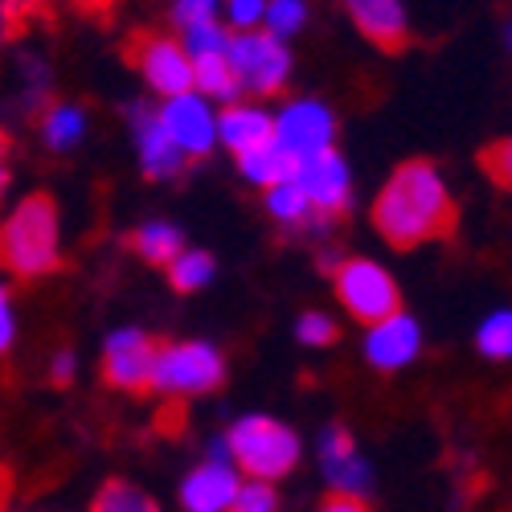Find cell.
I'll list each match as a JSON object with an SVG mask.
<instances>
[{
	"instance_id": "74e56055",
	"label": "cell",
	"mask_w": 512,
	"mask_h": 512,
	"mask_svg": "<svg viewBox=\"0 0 512 512\" xmlns=\"http://www.w3.org/2000/svg\"><path fill=\"white\" fill-rule=\"evenodd\" d=\"M9 152H13V144H9L5 132H0V164H9Z\"/></svg>"
},
{
	"instance_id": "d6a6232c",
	"label": "cell",
	"mask_w": 512,
	"mask_h": 512,
	"mask_svg": "<svg viewBox=\"0 0 512 512\" xmlns=\"http://www.w3.org/2000/svg\"><path fill=\"white\" fill-rule=\"evenodd\" d=\"M218 9H222V0H173V21L181 29V25H193L205 17H218Z\"/></svg>"
},
{
	"instance_id": "d6986e66",
	"label": "cell",
	"mask_w": 512,
	"mask_h": 512,
	"mask_svg": "<svg viewBox=\"0 0 512 512\" xmlns=\"http://www.w3.org/2000/svg\"><path fill=\"white\" fill-rule=\"evenodd\" d=\"M238 160V173L254 185V189H271L279 181H287L295 173V160L275 144V140H263V144H254L246 152L234 156Z\"/></svg>"
},
{
	"instance_id": "277c9868",
	"label": "cell",
	"mask_w": 512,
	"mask_h": 512,
	"mask_svg": "<svg viewBox=\"0 0 512 512\" xmlns=\"http://www.w3.org/2000/svg\"><path fill=\"white\" fill-rule=\"evenodd\" d=\"M222 377L226 361L209 340H168V345H156L148 390L160 398H201L218 390Z\"/></svg>"
},
{
	"instance_id": "83f0119b",
	"label": "cell",
	"mask_w": 512,
	"mask_h": 512,
	"mask_svg": "<svg viewBox=\"0 0 512 512\" xmlns=\"http://www.w3.org/2000/svg\"><path fill=\"white\" fill-rule=\"evenodd\" d=\"M263 13H267V0H222L218 21L230 33H250V29H263Z\"/></svg>"
},
{
	"instance_id": "ffe728a7",
	"label": "cell",
	"mask_w": 512,
	"mask_h": 512,
	"mask_svg": "<svg viewBox=\"0 0 512 512\" xmlns=\"http://www.w3.org/2000/svg\"><path fill=\"white\" fill-rule=\"evenodd\" d=\"M132 250L140 254L144 263H152V267H168L185 250V234L173 222L152 218V222H144V226L132 230Z\"/></svg>"
},
{
	"instance_id": "5bb4252c",
	"label": "cell",
	"mask_w": 512,
	"mask_h": 512,
	"mask_svg": "<svg viewBox=\"0 0 512 512\" xmlns=\"http://www.w3.org/2000/svg\"><path fill=\"white\" fill-rule=\"evenodd\" d=\"M418 349H422V328L402 308L390 312L386 320L369 324V332H365V361L373 369H386V373L402 369V365H410L418 357Z\"/></svg>"
},
{
	"instance_id": "e0dca14e",
	"label": "cell",
	"mask_w": 512,
	"mask_h": 512,
	"mask_svg": "<svg viewBox=\"0 0 512 512\" xmlns=\"http://www.w3.org/2000/svg\"><path fill=\"white\" fill-rule=\"evenodd\" d=\"M271 140V111L263 103H226L218 111V144L230 148L234 156Z\"/></svg>"
},
{
	"instance_id": "d4e9b609",
	"label": "cell",
	"mask_w": 512,
	"mask_h": 512,
	"mask_svg": "<svg viewBox=\"0 0 512 512\" xmlns=\"http://www.w3.org/2000/svg\"><path fill=\"white\" fill-rule=\"evenodd\" d=\"M476 349L488 361H512V308H496L492 316H484L476 332Z\"/></svg>"
},
{
	"instance_id": "5b68a950",
	"label": "cell",
	"mask_w": 512,
	"mask_h": 512,
	"mask_svg": "<svg viewBox=\"0 0 512 512\" xmlns=\"http://www.w3.org/2000/svg\"><path fill=\"white\" fill-rule=\"evenodd\" d=\"M226 62L234 66V78L242 95L254 99H271L287 87L291 78V50L287 41L271 37L267 29H250V33H230Z\"/></svg>"
},
{
	"instance_id": "ac0fdd59",
	"label": "cell",
	"mask_w": 512,
	"mask_h": 512,
	"mask_svg": "<svg viewBox=\"0 0 512 512\" xmlns=\"http://www.w3.org/2000/svg\"><path fill=\"white\" fill-rule=\"evenodd\" d=\"M37 132L50 152H74L91 132V115L78 103H46L37 119Z\"/></svg>"
},
{
	"instance_id": "44dd1931",
	"label": "cell",
	"mask_w": 512,
	"mask_h": 512,
	"mask_svg": "<svg viewBox=\"0 0 512 512\" xmlns=\"http://www.w3.org/2000/svg\"><path fill=\"white\" fill-rule=\"evenodd\" d=\"M193 91L205 95L213 107H226V103H238L242 99V87L234 78V66L226 62V54H213V58H197L193 62Z\"/></svg>"
},
{
	"instance_id": "7402d4cb",
	"label": "cell",
	"mask_w": 512,
	"mask_h": 512,
	"mask_svg": "<svg viewBox=\"0 0 512 512\" xmlns=\"http://www.w3.org/2000/svg\"><path fill=\"white\" fill-rule=\"evenodd\" d=\"M164 271H168V283H173L181 295H193V291H201V287L213 283V275H218V263H213V254H209V250L185 246Z\"/></svg>"
},
{
	"instance_id": "7c38bea8",
	"label": "cell",
	"mask_w": 512,
	"mask_h": 512,
	"mask_svg": "<svg viewBox=\"0 0 512 512\" xmlns=\"http://www.w3.org/2000/svg\"><path fill=\"white\" fill-rule=\"evenodd\" d=\"M242 484V472L230 463L226 443L213 447L209 459H201L181 484V508L185 512H230L234 492Z\"/></svg>"
},
{
	"instance_id": "ba28073f",
	"label": "cell",
	"mask_w": 512,
	"mask_h": 512,
	"mask_svg": "<svg viewBox=\"0 0 512 512\" xmlns=\"http://www.w3.org/2000/svg\"><path fill=\"white\" fill-rule=\"evenodd\" d=\"M156 119L185 160H205L213 148H218V107L197 91H181L173 99H160Z\"/></svg>"
},
{
	"instance_id": "ab89813d",
	"label": "cell",
	"mask_w": 512,
	"mask_h": 512,
	"mask_svg": "<svg viewBox=\"0 0 512 512\" xmlns=\"http://www.w3.org/2000/svg\"><path fill=\"white\" fill-rule=\"evenodd\" d=\"M91 5H111V0H91Z\"/></svg>"
},
{
	"instance_id": "836d02e7",
	"label": "cell",
	"mask_w": 512,
	"mask_h": 512,
	"mask_svg": "<svg viewBox=\"0 0 512 512\" xmlns=\"http://www.w3.org/2000/svg\"><path fill=\"white\" fill-rule=\"evenodd\" d=\"M21 74L29 78V99H33V103L50 95V66L41 62L37 54H25V58H21Z\"/></svg>"
},
{
	"instance_id": "f35d334b",
	"label": "cell",
	"mask_w": 512,
	"mask_h": 512,
	"mask_svg": "<svg viewBox=\"0 0 512 512\" xmlns=\"http://www.w3.org/2000/svg\"><path fill=\"white\" fill-rule=\"evenodd\" d=\"M504 46H508V50H512V21H508V25H504Z\"/></svg>"
},
{
	"instance_id": "cb8c5ba5",
	"label": "cell",
	"mask_w": 512,
	"mask_h": 512,
	"mask_svg": "<svg viewBox=\"0 0 512 512\" xmlns=\"http://www.w3.org/2000/svg\"><path fill=\"white\" fill-rule=\"evenodd\" d=\"M177 41L185 46L189 62L197 58H213V54H226L230 46V29L218 21V17H205V21H193V25H181L177 29Z\"/></svg>"
},
{
	"instance_id": "6da1fadb",
	"label": "cell",
	"mask_w": 512,
	"mask_h": 512,
	"mask_svg": "<svg viewBox=\"0 0 512 512\" xmlns=\"http://www.w3.org/2000/svg\"><path fill=\"white\" fill-rule=\"evenodd\" d=\"M373 226L398 250L451 234L455 201L439 168L431 160H406L386 181V189H381L373 205Z\"/></svg>"
},
{
	"instance_id": "7a4b0ae2",
	"label": "cell",
	"mask_w": 512,
	"mask_h": 512,
	"mask_svg": "<svg viewBox=\"0 0 512 512\" xmlns=\"http://www.w3.org/2000/svg\"><path fill=\"white\" fill-rule=\"evenodd\" d=\"M0 267L17 279H41L62 267V213L54 197L29 193L0 218Z\"/></svg>"
},
{
	"instance_id": "52a82bcc",
	"label": "cell",
	"mask_w": 512,
	"mask_h": 512,
	"mask_svg": "<svg viewBox=\"0 0 512 512\" xmlns=\"http://www.w3.org/2000/svg\"><path fill=\"white\" fill-rule=\"evenodd\" d=\"M271 140L300 164L336 148V115L320 99H287L279 111H271Z\"/></svg>"
},
{
	"instance_id": "8fae6325",
	"label": "cell",
	"mask_w": 512,
	"mask_h": 512,
	"mask_svg": "<svg viewBox=\"0 0 512 512\" xmlns=\"http://www.w3.org/2000/svg\"><path fill=\"white\" fill-rule=\"evenodd\" d=\"M152 357H156V340L144 328H115L103 340V377H107V386L127 390V394L148 390Z\"/></svg>"
},
{
	"instance_id": "9a60e30c",
	"label": "cell",
	"mask_w": 512,
	"mask_h": 512,
	"mask_svg": "<svg viewBox=\"0 0 512 512\" xmlns=\"http://www.w3.org/2000/svg\"><path fill=\"white\" fill-rule=\"evenodd\" d=\"M320 455H324V476L336 492L361 496L369 488V463L357 455V443L345 426H328L320 439Z\"/></svg>"
},
{
	"instance_id": "e575fe53",
	"label": "cell",
	"mask_w": 512,
	"mask_h": 512,
	"mask_svg": "<svg viewBox=\"0 0 512 512\" xmlns=\"http://www.w3.org/2000/svg\"><path fill=\"white\" fill-rule=\"evenodd\" d=\"M74 373H78V357H74L70 349H58V353H54V361H50V377H54V386H70Z\"/></svg>"
},
{
	"instance_id": "3957f363",
	"label": "cell",
	"mask_w": 512,
	"mask_h": 512,
	"mask_svg": "<svg viewBox=\"0 0 512 512\" xmlns=\"http://www.w3.org/2000/svg\"><path fill=\"white\" fill-rule=\"evenodd\" d=\"M226 455L246 480H279L300 463V435L267 414H246L230 426Z\"/></svg>"
},
{
	"instance_id": "2e32d148",
	"label": "cell",
	"mask_w": 512,
	"mask_h": 512,
	"mask_svg": "<svg viewBox=\"0 0 512 512\" xmlns=\"http://www.w3.org/2000/svg\"><path fill=\"white\" fill-rule=\"evenodd\" d=\"M345 5H349L353 25L361 29V37L373 41V46L402 50L410 41V21H406L402 0H345Z\"/></svg>"
},
{
	"instance_id": "f546056e",
	"label": "cell",
	"mask_w": 512,
	"mask_h": 512,
	"mask_svg": "<svg viewBox=\"0 0 512 512\" xmlns=\"http://www.w3.org/2000/svg\"><path fill=\"white\" fill-rule=\"evenodd\" d=\"M230 512H279L275 488H271L267 480H242L238 492H234Z\"/></svg>"
},
{
	"instance_id": "8d00e7d4",
	"label": "cell",
	"mask_w": 512,
	"mask_h": 512,
	"mask_svg": "<svg viewBox=\"0 0 512 512\" xmlns=\"http://www.w3.org/2000/svg\"><path fill=\"white\" fill-rule=\"evenodd\" d=\"M340 263H345V259H340L336 250H324V254H320V267H324V271H336Z\"/></svg>"
},
{
	"instance_id": "484cf974",
	"label": "cell",
	"mask_w": 512,
	"mask_h": 512,
	"mask_svg": "<svg viewBox=\"0 0 512 512\" xmlns=\"http://www.w3.org/2000/svg\"><path fill=\"white\" fill-rule=\"evenodd\" d=\"M91 512H160V504H156L148 492H140L136 484L111 480V484L99 492V500H95Z\"/></svg>"
},
{
	"instance_id": "d590c367",
	"label": "cell",
	"mask_w": 512,
	"mask_h": 512,
	"mask_svg": "<svg viewBox=\"0 0 512 512\" xmlns=\"http://www.w3.org/2000/svg\"><path fill=\"white\" fill-rule=\"evenodd\" d=\"M320 512H369V508H365V500H361V496H345V492H336Z\"/></svg>"
},
{
	"instance_id": "4316f807",
	"label": "cell",
	"mask_w": 512,
	"mask_h": 512,
	"mask_svg": "<svg viewBox=\"0 0 512 512\" xmlns=\"http://www.w3.org/2000/svg\"><path fill=\"white\" fill-rule=\"evenodd\" d=\"M308 25V0H267V13H263V29L279 41L295 37Z\"/></svg>"
},
{
	"instance_id": "1f68e13d",
	"label": "cell",
	"mask_w": 512,
	"mask_h": 512,
	"mask_svg": "<svg viewBox=\"0 0 512 512\" xmlns=\"http://www.w3.org/2000/svg\"><path fill=\"white\" fill-rule=\"evenodd\" d=\"M17 304H13V287L0 279V357L17 345Z\"/></svg>"
},
{
	"instance_id": "30bf717a",
	"label": "cell",
	"mask_w": 512,
	"mask_h": 512,
	"mask_svg": "<svg viewBox=\"0 0 512 512\" xmlns=\"http://www.w3.org/2000/svg\"><path fill=\"white\" fill-rule=\"evenodd\" d=\"M291 177L304 189L316 218H336V213H345L353 205V173H349V160L336 148L300 160Z\"/></svg>"
},
{
	"instance_id": "4dcf8cb0",
	"label": "cell",
	"mask_w": 512,
	"mask_h": 512,
	"mask_svg": "<svg viewBox=\"0 0 512 512\" xmlns=\"http://www.w3.org/2000/svg\"><path fill=\"white\" fill-rule=\"evenodd\" d=\"M480 164L488 168V177H492L500 189L512 193V140H496V144H488L484 156H480Z\"/></svg>"
},
{
	"instance_id": "4fadbf2b",
	"label": "cell",
	"mask_w": 512,
	"mask_h": 512,
	"mask_svg": "<svg viewBox=\"0 0 512 512\" xmlns=\"http://www.w3.org/2000/svg\"><path fill=\"white\" fill-rule=\"evenodd\" d=\"M127 127H132V144H136V156H140L144 177H152V181H173V177L185 173L189 160L177 152L173 140L164 136V127H160L152 103H132V107H127Z\"/></svg>"
},
{
	"instance_id": "603a6c76",
	"label": "cell",
	"mask_w": 512,
	"mask_h": 512,
	"mask_svg": "<svg viewBox=\"0 0 512 512\" xmlns=\"http://www.w3.org/2000/svg\"><path fill=\"white\" fill-rule=\"evenodd\" d=\"M267 193V213L279 222V226H291V230H300V226H308L316 213H312V205H308V197H304V189L295 185V177H287V181H279V185H271V189H263Z\"/></svg>"
},
{
	"instance_id": "f1b7e54d",
	"label": "cell",
	"mask_w": 512,
	"mask_h": 512,
	"mask_svg": "<svg viewBox=\"0 0 512 512\" xmlns=\"http://www.w3.org/2000/svg\"><path fill=\"white\" fill-rule=\"evenodd\" d=\"M340 336V328H336V320L328 316V312H304L300 320H295V340L300 345H308V349H328L332 340Z\"/></svg>"
},
{
	"instance_id": "8992f818",
	"label": "cell",
	"mask_w": 512,
	"mask_h": 512,
	"mask_svg": "<svg viewBox=\"0 0 512 512\" xmlns=\"http://www.w3.org/2000/svg\"><path fill=\"white\" fill-rule=\"evenodd\" d=\"M332 283H336L340 308H345L353 320H361V324H377V320H386L390 312L402 308L394 275L381 263H373V259H345L332 271Z\"/></svg>"
},
{
	"instance_id": "9c48e42d",
	"label": "cell",
	"mask_w": 512,
	"mask_h": 512,
	"mask_svg": "<svg viewBox=\"0 0 512 512\" xmlns=\"http://www.w3.org/2000/svg\"><path fill=\"white\" fill-rule=\"evenodd\" d=\"M132 66L144 78V87L156 99H173L181 91H193V62L185 46L168 33H144L132 46Z\"/></svg>"
}]
</instances>
